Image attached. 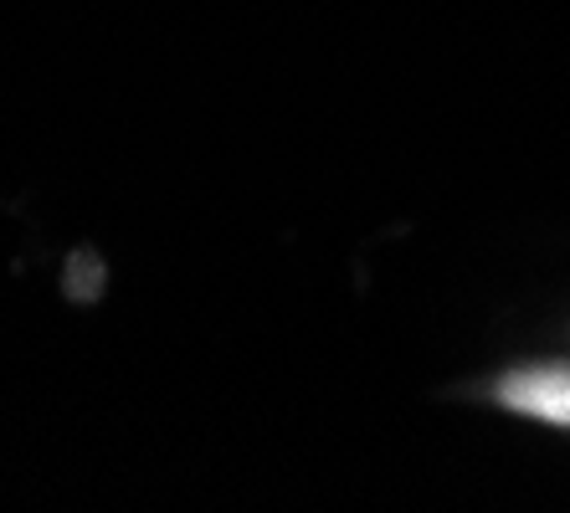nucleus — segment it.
Here are the masks:
<instances>
[{"label":"nucleus","mask_w":570,"mask_h":513,"mask_svg":"<svg viewBox=\"0 0 570 513\" xmlns=\"http://www.w3.org/2000/svg\"><path fill=\"white\" fill-rule=\"evenodd\" d=\"M499 401L550 426H570V365H534L499 385Z\"/></svg>","instance_id":"nucleus-1"}]
</instances>
